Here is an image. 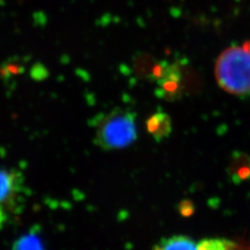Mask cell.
I'll list each match as a JSON object with an SVG mask.
<instances>
[{
  "label": "cell",
  "mask_w": 250,
  "mask_h": 250,
  "mask_svg": "<svg viewBox=\"0 0 250 250\" xmlns=\"http://www.w3.org/2000/svg\"><path fill=\"white\" fill-rule=\"evenodd\" d=\"M23 175L14 169L0 167V210L9 217L21 207L25 192Z\"/></svg>",
  "instance_id": "3"
},
{
  "label": "cell",
  "mask_w": 250,
  "mask_h": 250,
  "mask_svg": "<svg viewBox=\"0 0 250 250\" xmlns=\"http://www.w3.org/2000/svg\"><path fill=\"white\" fill-rule=\"evenodd\" d=\"M235 248V243L226 238H205L197 243V250H226Z\"/></svg>",
  "instance_id": "10"
},
{
  "label": "cell",
  "mask_w": 250,
  "mask_h": 250,
  "mask_svg": "<svg viewBox=\"0 0 250 250\" xmlns=\"http://www.w3.org/2000/svg\"><path fill=\"white\" fill-rule=\"evenodd\" d=\"M43 240L40 234L36 230L32 232H27L18 238V240L14 243L13 249L16 250H40L43 249Z\"/></svg>",
  "instance_id": "9"
},
{
  "label": "cell",
  "mask_w": 250,
  "mask_h": 250,
  "mask_svg": "<svg viewBox=\"0 0 250 250\" xmlns=\"http://www.w3.org/2000/svg\"><path fill=\"white\" fill-rule=\"evenodd\" d=\"M194 210H195L194 205L188 200L183 201L180 205V213L183 216H190L194 212Z\"/></svg>",
  "instance_id": "11"
},
{
  "label": "cell",
  "mask_w": 250,
  "mask_h": 250,
  "mask_svg": "<svg viewBox=\"0 0 250 250\" xmlns=\"http://www.w3.org/2000/svg\"><path fill=\"white\" fill-rule=\"evenodd\" d=\"M228 173L235 183L249 178L250 176V157L243 153H234L228 167Z\"/></svg>",
  "instance_id": "6"
},
{
  "label": "cell",
  "mask_w": 250,
  "mask_h": 250,
  "mask_svg": "<svg viewBox=\"0 0 250 250\" xmlns=\"http://www.w3.org/2000/svg\"><path fill=\"white\" fill-rule=\"evenodd\" d=\"M156 95L161 99L174 101L182 98L185 91L184 74L181 65L169 63L166 72L161 79L156 82Z\"/></svg>",
  "instance_id": "4"
},
{
  "label": "cell",
  "mask_w": 250,
  "mask_h": 250,
  "mask_svg": "<svg viewBox=\"0 0 250 250\" xmlns=\"http://www.w3.org/2000/svg\"><path fill=\"white\" fill-rule=\"evenodd\" d=\"M94 127L95 143L106 151L127 147L137 138L135 114L125 108H114L97 117Z\"/></svg>",
  "instance_id": "2"
},
{
  "label": "cell",
  "mask_w": 250,
  "mask_h": 250,
  "mask_svg": "<svg viewBox=\"0 0 250 250\" xmlns=\"http://www.w3.org/2000/svg\"><path fill=\"white\" fill-rule=\"evenodd\" d=\"M215 76L227 93L239 97L250 95V42L232 45L217 59Z\"/></svg>",
  "instance_id": "1"
},
{
  "label": "cell",
  "mask_w": 250,
  "mask_h": 250,
  "mask_svg": "<svg viewBox=\"0 0 250 250\" xmlns=\"http://www.w3.org/2000/svg\"><path fill=\"white\" fill-rule=\"evenodd\" d=\"M197 242L194 241L191 237L187 235H172L168 238H163L155 250H196Z\"/></svg>",
  "instance_id": "7"
},
{
  "label": "cell",
  "mask_w": 250,
  "mask_h": 250,
  "mask_svg": "<svg viewBox=\"0 0 250 250\" xmlns=\"http://www.w3.org/2000/svg\"><path fill=\"white\" fill-rule=\"evenodd\" d=\"M158 62L149 54L137 53L134 58V71L138 76L150 80L152 72Z\"/></svg>",
  "instance_id": "8"
},
{
  "label": "cell",
  "mask_w": 250,
  "mask_h": 250,
  "mask_svg": "<svg viewBox=\"0 0 250 250\" xmlns=\"http://www.w3.org/2000/svg\"><path fill=\"white\" fill-rule=\"evenodd\" d=\"M146 130L157 142H161L167 139L172 132L171 118L163 111H158L147 119Z\"/></svg>",
  "instance_id": "5"
}]
</instances>
